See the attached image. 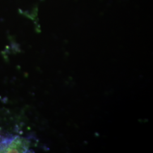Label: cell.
Returning <instances> with one entry per match:
<instances>
[{"label": "cell", "instance_id": "1", "mask_svg": "<svg viewBox=\"0 0 153 153\" xmlns=\"http://www.w3.org/2000/svg\"><path fill=\"white\" fill-rule=\"evenodd\" d=\"M29 148L28 141L25 138L18 137L11 141L5 149L1 150L5 153H25Z\"/></svg>", "mask_w": 153, "mask_h": 153}]
</instances>
